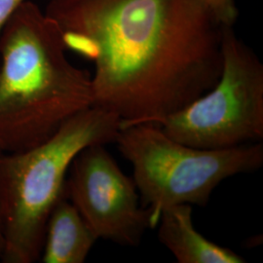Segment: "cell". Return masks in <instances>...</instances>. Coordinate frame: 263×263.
I'll list each match as a JSON object with an SVG mask.
<instances>
[{
    "label": "cell",
    "instance_id": "9",
    "mask_svg": "<svg viewBox=\"0 0 263 263\" xmlns=\"http://www.w3.org/2000/svg\"><path fill=\"white\" fill-rule=\"evenodd\" d=\"M215 15L216 20L223 26L233 27L238 18V9L234 0H203Z\"/></svg>",
    "mask_w": 263,
    "mask_h": 263
},
{
    "label": "cell",
    "instance_id": "5",
    "mask_svg": "<svg viewBox=\"0 0 263 263\" xmlns=\"http://www.w3.org/2000/svg\"><path fill=\"white\" fill-rule=\"evenodd\" d=\"M222 71L216 84L191 104L154 123L193 147L222 149L263 139V65L224 26Z\"/></svg>",
    "mask_w": 263,
    "mask_h": 263
},
{
    "label": "cell",
    "instance_id": "6",
    "mask_svg": "<svg viewBox=\"0 0 263 263\" xmlns=\"http://www.w3.org/2000/svg\"><path fill=\"white\" fill-rule=\"evenodd\" d=\"M65 194L97 239L126 247L141 244L152 227L149 208L141 206L133 179L117 165L105 144L80 151L69 168Z\"/></svg>",
    "mask_w": 263,
    "mask_h": 263
},
{
    "label": "cell",
    "instance_id": "11",
    "mask_svg": "<svg viewBox=\"0 0 263 263\" xmlns=\"http://www.w3.org/2000/svg\"><path fill=\"white\" fill-rule=\"evenodd\" d=\"M2 250H3V235H2V228H1V221H0V254L2 253Z\"/></svg>",
    "mask_w": 263,
    "mask_h": 263
},
{
    "label": "cell",
    "instance_id": "2",
    "mask_svg": "<svg viewBox=\"0 0 263 263\" xmlns=\"http://www.w3.org/2000/svg\"><path fill=\"white\" fill-rule=\"evenodd\" d=\"M56 22L27 0L0 32V151H27L93 105L91 74L74 66Z\"/></svg>",
    "mask_w": 263,
    "mask_h": 263
},
{
    "label": "cell",
    "instance_id": "10",
    "mask_svg": "<svg viewBox=\"0 0 263 263\" xmlns=\"http://www.w3.org/2000/svg\"><path fill=\"white\" fill-rule=\"evenodd\" d=\"M27 0H0V32L11 15Z\"/></svg>",
    "mask_w": 263,
    "mask_h": 263
},
{
    "label": "cell",
    "instance_id": "8",
    "mask_svg": "<svg viewBox=\"0 0 263 263\" xmlns=\"http://www.w3.org/2000/svg\"><path fill=\"white\" fill-rule=\"evenodd\" d=\"M97 240L65 194L48 218L39 259L43 263H83Z\"/></svg>",
    "mask_w": 263,
    "mask_h": 263
},
{
    "label": "cell",
    "instance_id": "1",
    "mask_svg": "<svg viewBox=\"0 0 263 263\" xmlns=\"http://www.w3.org/2000/svg\"><path fill=\"white\" fill-rule=\"evenodd\" d=\"M45 13L93 62V105L121 127L178 111L221 76L224 26L203 0H50Z\"/></svg>",
    "mask_w": 263,
    "mask_h": 263
},
{
    "label": "cell",
    "instance_id": "4",
    "mask_svg": "<svg viewBox=\"0 0 263 263\" xmlns=\"http://www.w3.org/2000/svg\"><path fill=\"white\" fill-rule=\"evenodd\" d=\"M114 142L131 163L133 180L141 202L151 209L153 228L165 209L179 204L205 207L223 180L263 165L260 141L222 149L198 148L172 139L151 122L123 126Z\"/></svg>",
    "mask_w": 263,
    "mask_h": 263
},
{
    "label": "cell",
    "instance_id": "7",
    "mask_svg": "<svg viewBox=\"0 0 263 263\" xmlns=\"http://www.w3.org/2000/svg\"><path fill=\"white\" fill-rule=\"evenodd\" d=\"M158 240L179 263H245L233 250L208 240L193 224L192 206L179 204L165 209L160 215Z\"/></svg>",
    "mask_w": 263,
    "mask_h": 263
},
{
    "label": "cell",
    "instance_id": "3",
    "mask_svg": "<svg viewBox=\"0 0 263 263\" xmlns=\"http://www.w3.org/2000/svg\"><path fill=\"white\" fill-rule=\"evenodd\" d=\"M121 124L116 114L92 105L36 146L0 153L2 262L37 261L48 218L65 195L72 161L89 145L114 142Z\"/></svg>",
    "mask_w": 263,
    "mask_h": 263
}]
</instances>
